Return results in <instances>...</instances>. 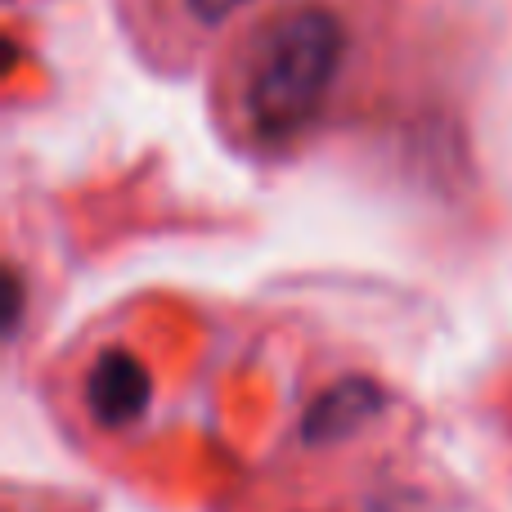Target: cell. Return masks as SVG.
Here are the masks:
<instances>
[{
	"label": "cell",
	"instance_id": "277c9868",
	"mask_svg": "<svg viewBox=\"0 0 512 512\" xmlns=\"http://www.w3.org/2000/svg\"><path fill=\"white\" fill-rule=\"evenodd\" d=\"M373 405H378L373 387H364V382H342V387H333L315 405L306 432L310 436H324V441H328V436H346V432H355V423H360Z\"/></svg>",
	"mask_w": 512,
	"mask_h": 512
},
{
	"label": "cell",
	"instance_id": "6da1fadb",
	"mask_svg": "<svg viewBox=\"0 0 512 512\" xmlns=\"http://www.w3.org/2000/svg\"><path fill=\"white\" fill-rule=\"evenodd\" d=\"M351 18L337 0H279L252 18L221 63V108L256 149L310 135L355 68Z\"/></svg>",
	"mask_w": 512,
	"mask_h": 512
},
{
	"label": "cell",
	"instance_id": "3957f363",
	"mask_svg": "<svg viewBox=\"0 0 512 512\" xmlns=\"http://www.w3.org/2000/svg\"><path fill=\"white\" fill-rule=\"evenodd\" d=\"M256 0H153L149 5V23L153 27H171V36L185 45L212 41V36L230 32Z\"/></svg>",
	"mask_w": 512,
	"mask_h": 512
},
{
	"label": "cell",
	"instance_id": "7a4b0ae2",
	"mask_svg": "<svg viewBox=\"0 0 512 512\" xmlns=\"http://www.w3.org/2000/svg\"><path fill=\"white\" fill-rule=\"evenodd\" d=\"M149 373L131 351H104L86 373V405L104 427H131L149 409Z\"/></svg>",
	"mask_w": 512,
	"mask_h": 512
}]
</instances>
